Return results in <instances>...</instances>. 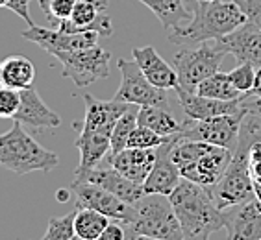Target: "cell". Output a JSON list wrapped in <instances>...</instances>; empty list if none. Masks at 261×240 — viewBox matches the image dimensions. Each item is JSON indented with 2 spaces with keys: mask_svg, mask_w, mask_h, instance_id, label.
<instances>
[{
  "mask_svg": "<svg viewBox=\"0 0 261 240\" xmlns=\"http://www.w3.org/2000/svg\"><path fill=\"white\" fill-rule=\"evenodd\" d=\"M137 109L139 107H134V104H132L115 122L113 131H111L110 155H115L124 150V148H128V140H130L132 131L137 128Z\"/></svg>",
  "mask_w": 261,
  "mask_h": 240,
  "instance_id": "28",
  "label": "cell"
},
{
  "mask_svg": "<svg viewBox=\"0 0 261 240\" xmlns=\"http://www.w3.org/2000/svg\"><path fill=\"white\" fill-rule=\"evenodd\" d=\"M20 35L26 41H32L35 45H39L48 54L87 48V46L96 45L98 37H100L96 32H61L58 28L48 30V28H41V26L35 24L30 26L28 30L20 32Z\"/></svg>",
  "mask_w": 261,
  "mask_h": 240,
  "instance_id": "13",
  "label": "cell"
},
{
  "mask_svg": "<svg viewBox=\"0 0 261 240\" xmlns=\"http://www.w3.org/2000/svg\"><path fill=\"white\" fill-rule=\"evenodd\" d=\"M137 126H145L161 137H171L184 130V122L172 115L169 107L163 105H139Z\"/></svg>",
  "mask_w": 261,
  "mask_h": 240,
  "instance_id": "24",
  "label": "cell"
},
{
  "mask_svg": "<svg viewBox=\"0 0 261 240\" xmlns=\"http://www.w3.org/2000/svg\"><path fill=\"white\" fill-rule=\"evenodd\" d=\"M121 224L124 225L126 238L184 240L181 225L165 194H145L132 203L130 218Z\"/></svg>",
  "mask_w": 261,
  "mask_h": 240,
  "instance_id": "5",
  "label": "cell"
},
{
  "mask_svg": "<svg viewBox=\"0 0 261 240\" xmlns=\"http://www.w3.org/2000/svg\"><path fill=\"white\" fill-rule=\"evenodd\" d=\"M184 238L206 240L226 225V211L217 205L207 187L181 177L169 194Z\"/></svg>",
  "mask_w": 261,
  "mask_h": 240,
  "instance_id": "1",
  "label": "cell"
},
{
  "mask_svg": "<svg viewBox=\"0 0 261 240\" xmlns=\"http://www.w3.org/2000/svg\"><path fill=\"white\" fill-rule=\"evenodd\" d=\"M20 105V91L11 87L0 85V118H11L15 116Z\"/></svg>",
  "mask_w": 261,
  "mask_h": 240,
  "instance_id": "33",
  "label": "cell"
},
{
  "mask_svg": "<svg viewBox=\"0 0 261 240\" xmlns=\"http://www.w3.org/2000/svg\"><path fill=\"white\" fill-rule=\"evenodd\" d=\"M233 2L241 8L248 22L261 28V0H233Z\"/></svg>",
  "mask_w": 261,
  "mask_h": 240,
  "instance_id": "36",
  "label": "cell"
},
{
  "mask_svg": "<svg viewBox=\"0 0 261 240\" xmlns=\"http://www.w3.org/2000/svg\"><path fill=\"white\" fill-rule=\"evenodd\" d=\"M76 0H39V8L45 13L46 20L50 22L54 28L67 20L72 13Z\"/></svg>",
  "mask_w": 261,
  "mask_h": 240,
  "instance_id": "30",
  "label": "cell"
},
{
  "mask_svg": "<svg viewBox=\"0 0 261 240\" xmlns=\"http://www.w3.org/2000/svg\"><path fill=\"white\" fill-rule=\"evenodd\" d=\"M74 181L98 185L102 189L110 190L111 194L119 196L121 200L128 201V203H136L137 200H141L145 196L143 185H137L132 179H128L126 175H122L110 161L106 166L98 163V165L89 166V168H76Z\"/></svg>",
  "mask_w": 261,
  "mask_h": 240,
  "instance_id": "12",
  "label": "cell"
},
{
  "mask_svg": "<svg viewBox=\"0 0 261 240\" xmlns=\"http://www.w3.org/2000/svg\"><path fill=\"white\" fill-rule=\"evenodd\" d=\"M243 104L248 109V113H254V115H257L261 118V98L246 93V95H243Z\"/></svg>",
  "mask_w": 261,
  "mask_h": 240,
  "instance_id": "38",
  "label": "cell"
},
{
  "mask_svg": "<svg viewBox=\"0 0 261 240\" xmlns=\"http://www.w3.org/2000/svg\"><path fill=\"white\" fill-rule=\"evenodd\" d=\"M180 133L167 137L165 142L160 144L156 148V163L152 166L150 174L143 183V190L145 194H165L169 196L172 190L176 189V185L180 183L181 174L178 170V166L172 161L171 150L174 146V140L178 139Z\"/></svg>",
  "mask_w": 261,
  "mask_h": 240,
  "instance_id": "16",
  "label": "cell"
},
{
  "mask_svg": "<svg viewBox=\"0 0 261 240\" xmlns=\"http://www.w3.org/2000/svg\"><path fill=\"white\" fill-rule=\"evenodd\" d=\"M165 139L167 137L158 135L156 131H152L150 128L137 126L136 130L132 131L130 140H128V148H143V150H150V148H158L160 144H163Z\"/></svg>",
  "mask_w": 261,
  "mask_h": 240,
  "instance_id": "31",
  "label": "cell"
},
{
  "mask_svg": "<svg viewBox=\"0 0 261 240\" xmlns=\"http://www.w3.org/2000/svg\"><path fill=\"white\" fill-rule=\"evenodd\" d=\"M228 76H230L233 87H236L241 95H246V93H250L252 87H254L256 67L252 65V63H241V65H237L233 70H230Z\"/></svg>",
  "mask_w": 261,
  "mask_h": 240,
  "instance_id": "32",
  "label": "cell"
},
{
  "mask_svg": "<svg viewBox=\"0 0 261 240\" xmlns=\"http://www.w3.org/2000/svg\"><path fill=\"white\" fill-rule=\"evenodd\" d=\"M126 238V231H124V225L121 224L119 220H110L108 227L102 231V235L98 240H124Z\"/></svg>",
  "mask_w": 261,
  "mask_h": 240,
  "instance_id": "37",
  "label": "cell"
},
{
  "mask_svg": "<svg viewBox=\"0 0 261 240\" xmlns=\"http://www.w3.org/2000/svg\"><path fill=\"white\" fill-rule=\"evenodd\" d=\"M30 2L32 0H0V8L13 11L22 20H26L28 26H34V20L30 17Z\"/></svg>",
  "mask_w": 261,
  "mask_h": 240,
  "instance_id": "35",
  "label": "cell"
},
{
  "mask_svg": "<svg viewBox=\"0 0 261 240\" xmlns=\"http://www.w3.org/2000/svg\"><path fill=\"white\" fill-rule=\"evenodd\" d=\"M52 55L63 67L61 76L72 80V83L80 89L89 87L95 81L106 80L110 76L111 54L100 48L98 45L72 52H56Z\"/></svg>",
  "mask_w": 261,
  "mask_h": 240,
  "instance_id": "8",
  "label": "cell"
},
{
  "mask_svg": "<svg viewBox=\"0 0 261 240\" xmlns=\"http://www.w3.org/2000/svg\"><path fill=\"white\" fill-rule=\"evenodd\" d=\"M254 190H256V198L261 201V185H254Z\"/></svg>",
  "mask_w": 261,
  "mask_h": 240,
  "instance_id": "41",
  "label": "cell"
},
{
  "mask_svg": "<svg viewBox=\"0 0 261 240\" xmlns=\"http://www.w3.org/2000/svg\"><path fill=\"white\" fill-rule=\"evenodd\" d=\"M139 2L154 11V15L167 32L186 26L193 19L191 11L187 10L186 0H139Z\"/></svg>",
  "mask_w": 261,
  "mask_h": 240,
  "instance_id": "25",
  "label": "cell"
},
{
  "mask_svg": "<svg viewBox=\"0 0 261 240\" xmlns=\"http://www.w3.org/2000/svg\"><path fill=\"white\" fill-rule=\"evenodd\" d=\"M191 2H204V0H191Z\"/></svg>",
  "mask_w": 261,
  "mask_h": 240,
  "instance_id": "42",
  "label": "cell"
},
{
  "mask_svg": "<svg viewBox=\"0 0 261 240\" xmlns=\"http://www.w3.org/2000/svg\"><path fill=\"white\" fill-rule=\"evenodd\" d=\"M174 91L181 111L191 120H204L211 118V116L237 113L243 109V95L236 100H217V98H207V96L198 95L195 91H187L180 85Z\"/></svg>",
  "mask_w": 261,
  "mask_h": 240,
  "instance_id": "17",
  "label": "cell"
},
{
  "mask_svg": "<svg viewBox=\"0 0 261 240\" xmlns=\"http://www.w3.org/2000/svg\"><path fill=\"white\" fill-rule=\"evenodd\" d=\"M13 120L20 122L22 126L35 128V130H39V128H60L61 124L60 115L54 113L43 102L39 93L34 89V85L20 91V105Z\"/></svg>",
  "mask_w": 261,
  "mask_h": 240,
  "instance_id": "21",
  "label": "cell"
},
{
  "mask_svg": "<svg viewBox=\"0 0 261 240\" xmlns=\"http://www.w3.org/2000/svg\"><path fill=\"white\" fill-rule=\"evenodd\" d=\"M72 192L76 196V207H91L106 215L111 220L126 222L132 215V203L111 194L110 190L102 189L93 183L72 181Z\"/></svg>",
  "mask_w": 261,
  "mask_h": 240,
  "instance_id": "14",
  "label": "cell"
},
{
  "mask_svg": "<svg viewBox=\"0 0 261 240\" xmlns=\"http://www.w3.org/2000/svg\"><path fill=\"white\" fill-rule=\"evenodd\" d=\"M195 93L207 96V98H217V100H236L241 96V93L231 83L228 72H221V70H217L215 74L200 81Z\"/></svg>",
  "mask_w": 261,
  "mask_h": 240,
  "instance_id": "27",
  "label": "cell"
},
{
  "mask_svg": "<svg viewBox=\"0 0 261 240\" xmlns=\"http://www.w3.org/2000/svg\"><path fill=\"white\" fill-rule=\"evenodd\" d=\"M70 192L69 189H60V190H56V200L60 201V203H67V201L70 200Z\"/></svg>",
  "mask_w": 261,
  "mask_h": 240,
  "instance_id": "40",
  "label": "cell"
},
{
  "mask_svg": "<svg viewBox=\"0 0 261 240\" xmlns=\"http://www.w3.org/2000/svg\"><path fill=\"white\" fill-rule=\"evenodd\" d=\"M58 165V154L41 146L17 120H13L11 130L0 135V166L6 170L22 175L30 172H52Z\"/></svg>",
  "mask_w": 261,
  "mask_h": 240,
  "instance_id": "6",
  "label": "cell"
},
{
  "mask_svg": "<svg viewBox=\"0 0 261 240\" xmlns=\"http://www.w3.org/2000/svg\"><path fill=\"white\" fill-rule=\"evenodd\" d=\"M84 102H86V116L82 120V124L72 122V128L80 133L108 137V139H111V131H113V126L119 120V116L132 105L126 102L115 100V98L113 100H98L89 93L84 95Z\"/></svg>",
  "mask_w": 261,
  "mask_h": 240,
  "instance_id": "11",
  "label": "cell"
},
{
  "mask_svg": "<svg viewBox=\"0 0 261 240\" xmlns=\"http://www.w3.org/2000/svg\"><path fill=\"white\" fill-rule=\"evenodd\" d=\"M108 10V0H76L72 13L63 20L58 30L61 32H96L100 37L113 34V24L104 11Z\"/></svg>",
  "mask_w": 261,
  "mask_h": 240,
  "instance_id": "15",
  "label": "cell"
},
{
  "mask_svg": "<svg viewBox=\"0 0 261 240\" xmlns=\"http://www.w3.org/2000/svg\"><path fill=\"white\" fill-rule=\"evenodd\" d=\"M224 229L230 240H261V201L257 198L228 207Z\"/></svg>",
  "mask_w": 261,
  "mask_h": 240,
  "instance_id": "18",
  "label": "cell"
},
{
  "mask_svg": "<svg viewBox=\"0 0 261 240\" xmlns=\"http://www.w3.org/2000/svg\"><path fill=\"white\" fill-rule=\"evenodd\" d=\"M191 4L193 19L186 26L167 32V39L172 45L187 46L202 41L222 39L246 22L245 13L233 0H204Z\"/></svg>",
  "mask_w": 261,
  "mask_h": 240,
  "instance_id": "3",
  "label": "cell"
},
{
  "mask_svg": "<svg viewBox=\"0 0 261 240\" xmlns=\"http://www.w3.org/2000/svg\"><path fill=\"white\" fill-rule=\"evenodd\" d=\"M132 59L136 61L141 72L152 85L160 89H176L178 87V74L176 69L167 63L156 52L154 46H137L132 50Z\"/></svg>",
  "mask_w": 261,
  "mask_h": 240,
  "instance_id": "20",
  "label": "cell"
},
{
  "mask_svg": "<svg viewBox=\"0 0 261 240\" xmlns=\"http://www.w3.org/2000/svg\"><path fill=\"white\" fill-rule=\"evenodd\" d=\"M119 70H121V87L115 93V100L134 105L169 107V98H167L165 89L152 85L134 59H119Z\"/></svg>",
  "mask_w": 261,
  "mask_h": 240,
  "instance_id": "10",
  "label": "cell"
},
{
  "mask_svg": "<svg viewBox=\"0 0 261 240\" xmlns=\"http://www.w3.org/2000/svg\"><path fill=\"white\" fill-rule=\"evenodd\" d=\"M248 109L243 104V109L237 113H228V115L211 116L204 120H184V130L180 131L181 139L191 140H204L210 144L222 146L228 150H236L237 140H239V131H241V122Z\"/></svg>",
  "mask_w": 261,
  "mask_h": 240,
  "instance_id": "9",
  "label": "cell"
},
{
  "mask_svg": "<svg viewBox=\"0 0 261 240\" xmlns=\"http://www.w3.org/2000/svg\"><path fill=\"white\" fill-rule=\"evenodd\" d=\"M226 54L228 52L221 39H210L196 43V45L181 46L174 54L178 85L187 91H196L200 81H204L219 70Z\"/></svg>",
  "mask_w": 261,
  "mask_h": 240,
  "instance_id": "7",
  "label": "cell"
},
{
  "mask_svg": "<svg viewBox=\"0 0 261 240\" xmlns=\"http://www.w3.org/2000/svg\"><path fill=\"white\" fill-rule=\"evenodd\" d=\"M111 165L128 179L137 185H143L156 163V148L143 150V148H124L122 152L108 157Z\"/></svg>",
  "mask_w": 261,
  "mask_h": 240,
  "instance_id": "22",
  "label": "cell"
},
{
  "mask_svg": "<svg viewBox=\"0 0 261 240\" xmlns=\"http://www.w3.org/2000/svg\"><path fill=\"white\" fill-rule=\"evenodd\" d=\"M171 155L181 177L211 189L230 165L231 150L204 140L181 139V135H178Z\"/></svg>",
  "mask_w": 261,
  "mask_h": 240,
  "instance_id": "4",
  "label": "cell"
},
{
  "mask_svg": "<svg viewBox=\"0 0 261 240\" xmlns=\"http://www.w3.org/2000/svg\"><path fill=\"white\" fill-rule=\"evenodd\" d=\"M257 140H261V118L254 113H246L241 122L236 150L231 152L230 165L226 166L221 179L217 181V185L210 189L213 200L221 209L239 205L256 198L254 181L248 168V154L250 146Z\"/></svg>",
  "mask_w": 261,
  "mask_h": 240,
  "instance_id": "2",
  "label": "cell"
},
{
  "mask_svg": "<svg viewBox=\"0 0 261 240\" xmlns=\"http://www.w3.org/2000/svg\"><path fill=\"white\" fill-rule=\"evenodd\" d=\"M111 218L91 209V207H76L74 216V233L80 240H98L102 231L108 227Z\"/></svg>",
  "mask_w": 261,
  "mask_h": 240,
  "instance_id": "26",
  "label": "cell"
},
{
  "mask_svg": "<svg viewBox=\"0 0 261 240\" xmlns=\"http://www.w3.org/2000/svg\"><path fill=\"white\" fill-rule=\"evenodd\" d=\"M35 67L24 55H10L0 61V85L22 91L34 85Z\"/></svg>",
  "mask_w": 261,
  "mask_h": 240,
  "instance_id": "23",
  "label": "cell"
},
{
  "mask_svg": "<svg viewBox=\"0 0 261 240\" xmlns=\"http://www.w3.org/2000/svg\"><path fill=\"white\" fill-rule=\"evenodd\" d=\"M228 54L236 55L239 63L261 65V28L246 20L245 24L230 32L221 39Z\"/></svg>",
  "mask_w": 261,
  "mask_h": 240,
  "instance_id": "19",
  "label": "cell"
},
{
  "mask_svg": "<svg viewBox=\"0 0 261 240\" xmlns=\"http://www.w3.org/2000/svg\"><path fill=\"white\" fill-rule=\"evenodd\" d=\"M248 168H250V177L254 181V185H261V140L250 146Z\"/></svg>",
  "mask_w": 261,
  "mask_h": 240,
  "instance_id": "34",
  "label": "cell"
},
{
  "mask_svg": "<svg viewBox=\"0 0 261 240\" xmlns=\"http://www.w3.org/2000/svg\"><path fill=\"white\" fill-rule=\"evenodd\" d=\"M250 95L261 98V65L256 67V80H254V87H252Z\"/></svg>",
  "mask_w": 261,
  "mask_h": 240,
  "instance_id": "39",
  "label": "cell"
},
{
  "mask_svg": "<svg viewBox=\"0 0 261 240\" xmlns=\"http://www.w3.org/2000/svg\"><path fill=\"white\" fill-rule=\"evenodd\" d=\"M74 216L76 211L65 216H54L48 220L43 240H72L76 238L74 233Z\"/></svg>",
  "mask_w": 261,
  "mask_h": 240,
  "instance_id": "29",
  "label": "cell"
}]
</instances>
